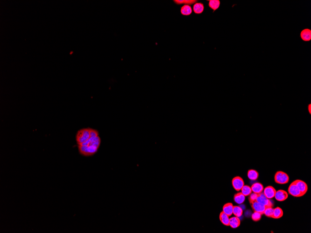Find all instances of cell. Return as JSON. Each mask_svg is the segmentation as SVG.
Returning a JSON list of instances; mask_svg holds the SVG:
<instances>
[{
	"mask_svg": "<svg viewBox=\"0 0 311 233\" xmlns=\"http://www.w3.org/2000/svg\"><path fill=\"white\" fill-rule=\"evenodd\" d=\"M101 140L99 136L96 137H91L89 140L81 145H77L79 153L84 157H91L98 151L101 145Z\"/></svg>",
	"mask_w": 311,
	"mask_h": 233,
	"instance_id": "obj_1",
	"label": "cell"
},
{
	"mask_svg": "<svg viewBox=\"0 0 311 233\" xmlns=\"http://www.w3.org/2000/svg\"><path fill=\"white\" fill-rule=\"evenodd\" d=\"M91 128H84L77 131L76 136V140L77 145H81L87 142L91 137Z\"/></svg>",
	"mask_w": 311,
	"mask_h": 233,
	"instance_id": "obj_2",
	"label": "cell"
},
{
	"mask_svg": "<svg viewBox=\"0 0 311 233\" xmlns=\"http://www.w3.org/2000/svg\"><path fill=\"white\" fill-rule=\"evenodd\" d=\"M275 183L279 184H285L288 183L289 177L286 173L283 171H277L274 176Z\"/></svg>",
	"mask_w": 311,
	"mask_h": 233,
	"instance_id": "obj_3",
	"label": "cell"
},
{
	"mask_svg": "<svg viewBox=\"0 0 311 233\" xmlns=\"http://www.w3.org/2000/svg\"><path fill=\"white\" fill-rule=\"evenodd\" d=\"M256 200L258 203L266 206V207H273V203H271L269 199L265 196L263 192L258 194Z\"/></svg>",
	"mask_w": 311,
	"mask_h": 233,
	"instance_id": "obj_4",
	"label": "cell"
},
{
	"mask_svg": "<svg viewBox=\"0 0 311 233\" xmlns=\"http://www.w3.org/2000/svg\"><path fill=\"white\" fill-rule=\"evenodd\" d=\"M232 185L233 188L237 191H241L244 185L243 179L240 176H236L232 180Z\"/></svg>",
	"mask_w": 311,
	"mask_h": 233,
	"instance_id": "obj_5",
	"label": "cell"
},
{
	"mask_svg": "<svg viewBox=\"0 0 311 233\" xmlns=\"http://www.w3.org/2000/svg\"><path fill=\"white\" fill-rule=\"evenodd\" d=\"M288 191L291 195L294 196V197H301L304 195L300 191L299 188H298L296 185L293 182L290 184L289 187Z\"/></svg>",
	"mask_w": 311,
	"mask_h": 233,
	"instance_id": "obj_6",
	"label": "cell"
},
{
	"mask_svg": "<svg viewBox=\"0 0 311 233\" xmlns=\"http://www.w3.org/2000/svg\"><path fill=\"white\" fill-rule=\"evenodd\" d=\"M293 183L296 185V186L303 195L306 194L308 191V186L305 182L300 180H296L294 181Z\"/></svg>",
	"mask_w": 311,
	"mask_h": 233,
	"instance_id": "obj_7",
	"label": "cell"
},
{
	"mask_svg": "<svg viewBox=\"0 0 311 233\" xmlns=\"http://www.w3.org/2000/svg\"><path fill=\"white\" fill-rule=\"evenodd\" d=\"M251 205V208L254 210V211L260 213L261 215L264 214V212L266 210V207L260 203H258L256 200L250 203Z\"/></svg>",
	"mask_w": 311,
	"mask_h": 233,
	"instance_id": "obj_8",
	"label": "cell"
},
{
	"mask_svg": "<svg viewBox=\"0 0 311 233\" xmlns=\"http://www.w3.org/2000/svg\"><path fill=\"white\" fill-rule=\"evenodd\" d=\"M275 199L276 200L279 202H283L287 199L288 197V195L285 191L283 190H279L276 192L275 195Z\"/></svg>",
	"mask_w": 311,
	"mask_h": 233,
	"instance_id": "obj_9",
	"label": "cell"
},
{
	"mask_svg": "<svg viewBox=\"0 0 311 233\" xmlns=\"http://www.w3.org/2000/svg\"><path fill=\"white\" fill-rule=\"evenodd\" d=\"M276 189L272 186H268L264 189L263 193L265 196L268 199H272L275 196L276 194Z\"/></svg>",
	"mask_w": 311,
	"mask_h": 233,
	"instance_id": "obj_10",
	"label": "cell"
},
{
	"mask_svg": "<svg viewBox=\"0 0 311 233\" xmlns=\"http://www.w3.org/2000/svg\"><path fill=\"white\" fill-rule=\"evenodd\" d=\"M300 37L303 41L308 42L311 40V30L310 29H304L300 33Z\"/></svg>",
	"mask_w": 311,
	"mask_h": 233,
	"instance_id": "obj_11",
	"label": "cell"
},
{
	"mask_svg": "<svg viewBox=\"0 0 311 233\" xmlns=\"http://www.w3.org/2000/svg\"><path fill=\"white\" fill-rule=\"evenodd\" d=\"M233 205L232 203H227L223 207V211L229 217L233 214Z\"/></svg>",
	"mask_w": 311,
	"mask_h": 233,
	"instance_id": "obj_12",
	"label": "cell"
},
{
	"mask_svg": "<svg viewBox=\"0 0 311 233\" xmlns=\"http://www.w3.org/2000/svg\"><path fill=\"white\" fill-rule=\"evenodd\" d=\"M251 191L255 194H259L262 192L264 190V187L263 185L260 183H254L251 185Z\"/></svg>",
	"mask_w": 311,
	"mask_h": 233,
	"instance_id": "obj_13",
	"label": "cell"
},
{
	"mask_svg": "<svg viewBox=\"0 0 311 233\" xmlns=\"http://www.w3.org/2000/svg\"><path fill=\"white\" fill-rule=\"evenodd\" d=\"M240 225V220L239 217L234 216L229 219V226L232 229H236Z\"/></svg>",
	"mask_w": 311,
	"mask_h": 233,
	"instance_id": "obj_14",
	"label": "cell"
},
{
	"mask_svg": "<svg viewBox=\"0 0 311 233\" xmlns=\"http://www.w3.org/2000/svg\"><path fill=\"white\" fill-rule=\"evenodd\" d=\"M246 200V196L242 193H237L234 196V200L236 203L239 204H242Z\"/></svg>",
	"mask_w": 311,
	"mask_h": 233,
	"instance_id": "obj_15",
	"label": "cell"
},
{
	"mask_svg": "<svg viewBox=\"0 0 311 233\" xmlns=\"http://www.w3.org/2000/svg\"><path fill=\"white\" fill-rule=\"evenodd\" d=\"M220 222L224 225L228 226H229V216L224 213L223 211L221 212L220 215Z\"/></svg>",
	"mask_w": 311,
	"mask_h": 233,
	"instance_id": "obj_16",
	"label": "cell"
},
{
	"mask_svg": "<svg viewBox=\"0 0 311 233\" xmlns=\"http://www.w3.org/2000/svg\"><path fill=\"white\" fill-rule=\"evenodd\" d=\"M259 176L258 171L254 169H250L248 171L247 176L251 180H256Z\"/></svg>",
	"mask_w": 311,
	"mask_h": 233,
	"instance_id": "obj_17",
	"label": "cell"
},
{
	"mask_svg": "<svg viewBox=\"0 0 311 233\" xmlns=\"http://www.w3.org/2000/svg\"><path fill=\"white\" fill-rule=\"evenodd\" d=\"M283 215V210L279 207H277L274 209L273 214L271 218L274 219L281 218Z\"/></svg>",
	"mask_w": 311,
	"mask_h": 233,
	"instance_id": "obj_18",
	"label": "cell"
},
{
	"mask_svg": "<svg viewBox=\"0 0 311 233\" xmlns=\"http://www.w3.org/2000/svg\"><path fill=\"white\" fill-rule=\"evenodd\" d=\"M204 10V6L202 3H196L193 6V11L196 14H201Z\"/></svg>",
	"mask_w": 311,
	"mask_h": 233,
	"instance_id": "obj_19",
	"label": "cell"
},
{
	"mask_svg": "<svg viewBox=\"0 0 311 233\" xmlns=\"http://www.w3.org/2000/svg\"><path fill=\"white\" fill-rule=\"evenodd\" d=\"M181 14L184 16H189L192 13V9L191 7L188 5H184L181 8Z\"/></svg>",
	"mask_w": 311,
	"mask_h": 233,
	"instance_id": "obj_20",
	"label": "cell"
},
{
	"mask_svg": "<svg viewBox=\"0 0 311 233\" xmlns=\"http://www.w3.org/2000/svg\"><path fill=\"white\" fill-rule=\"evenodd\" d=\"M220 2L219 0H210L209 1V6L214 11L217 10L220 6Z\"/></svg>",
	"mask_w": 311,
	"mask_h": 233,
	"instance_id": "obj_21",
	"label": "cell"
},
{
	"mask_svg": "<svg viewBox=\"0 0 311 233\" xmlns=\"http://www.w3.org/2000/svg\"><path fill=\"white\" fill-rule=\"evenodd\" d=\"M241 193L244 195V196H249L252 193L251 188L248 185H244L241 189Z\"/></svg>",
	"mask_w": 311,
	"mask_h": 233,
	"instance_id": "obj_22",
	"label": "cell"
},
{
	"mask_svg": "<svg viewBox=\"0 0 311 233\" xmlns=\"http://www.w3.org/2000/svg\"><path fill=\"white\" fill-rule=\"evenodd\" d=\"M233 214L236 217H240L242 216L243 214V210L239 206H233Z\"/></svg>",
	"mask_w": 311,
	"mask_h": 233,
	"instance_id": "obj_23",
	"label": "cell"
},
{
	"mask_svg": "<svg viewBox=\"0 0 311 233\" xmlns=\"http://www.w3.org/2000/svg\"><path fill=\"white\" fill-rule=\"evenodd\" d=\"M177 4L180 5L182 4H185V5H192L197 2V1H192V0H185V1H174Z\"/></svg>",
	"mask_w": 311,
	"mask_h": 233,
	"instance_id": "obj_24",
	"label": "cell"
},
{
	"mask_svg": "<svg viewBox=\"0 0 311 233\" xmlns=\"http://www.w3.org/2000/svg\"><path fill=\"white\" fill-rule=\"evenodd\" d=\"M273 211L274 209L273 207H266L264 212V214L268 217L271 218L273 214Z\"/></svg>",
	"mask_w": 311,
	"mask_h": 233,
	"instance_id": "obj_25",
	"label": "cell"
},
{
	"mask_svg": "<svg viewBox=\"0 0 311 233\" xmlns=\"http://www.w3.org/2000/svg\"><path fill=\"white\" fill-rule=\"evenodd\" d=\"M261 214L260 213L254 211V212L251 215V219L254 222H258L261 218Z\"/></svg>",
	"mask_w": 311,
	"mask_h": 233,
	"instance_id": "obj_26",
	"label": "cell"
},
{
	"mask_svg": "<svg viewBox=\"0 0 311 233\" xmlns=\"http://www.w3.org/2000/svg\"><path fill=\"white\" fill-rule=\"evenodd\" d=\"M258 194H255L254 193H251V195H250V196L249 197V200L250 202V203H251L252 202H254L255 200H256V198H257V196H258Z\"/></svg>",
	"mask_w": 311,
	"mask_h": 233,
	"instance_id": "obj_27",
	"label": "cell"
},
{
	"mask_svg": "<svg viewBox=\"0 0 311 233\" xmlns=\"http://www.w3.org/2000/svg\"><path fill=\"white\" fill-rule=\"evenodd\" d=\"M308 111L309 112L310 115H311V104H309L307 106Z\"/></svg>",
	"mask_w": 311,
	"mask_h": 233,
	"instance_id": "obj_28",
	"label": "cell"
}]
</instances>
